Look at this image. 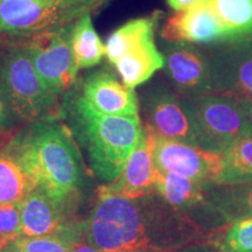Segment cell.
Segmentation results:
<instances>
[{
	"mask_svg": "<svg viewBox=\"0 0 252 252\" xmlns=\"http://www.w3.org/2000/svg\"><path fill=\"white\" fill-rule=\"evenodd\" d=\"M138 252H166V251H158V250H146V251H138Z\"/></svg>",
	"mask_w": 252,
	"mask_h": 252,
	"instance_id": "31",
	"label": "cell"
},
{
	"mask_svg": "<svg viewBox=\"0 0 252 252\" xmlns=\"http://www.w3.org/2000/svg\"><path fill=\"white\" fill-rule=\"evenodd\" d=\"M150 133L152 135L153 162L158 171L174 173L202 185H216L222 171V154L166 139L152 131Z\"/></svg>",
	"mask_w": 252,
	"mask_h": 252,
	"instance_id": "10",
	"label": "cell"
},
{
	"mask_svg": "<svg viewBox=\"0 0 252 252\" xmlns=\"http://www.w3.org/2000/svg\"><path fill=\"white\" fill-rule=\"evenodd\" d=\"M20 202L0 204V251L20 237Z\"/></svg>",
	"mask_w": 252,
	"mask_h": 252,
	"instance_id": "25",
	"label": "cell"
},
{
	"mask_svg": "<svg viewBox=\"0 0 252 252\" xmlns=\"http://www.w3.org/2000/svg\"><path fill=\"white\" fill-rule=\"evenodd\" d=\"M207 186L174 173L158 171L154 193L174 209L214 231L225 223L210 203Z\"/></svg>",
	"mask_w": 252,
	"mask_h": 252,
	"instance_id": "11",
	"label": "cell"
},
{
	"mask_svg": "<svg viewBox=\"0 0 252 252\" xmlns=\"http://www.w3.org/2000/svg\"><path fill=\"white\" fill-rule=\"evenodd\" d=\"M4 143H6V141L4 139H1V138H0V147H1L2 145H4Z\"/></svg>",
	"mask_w": 252,
	"mask_h": 252,
	"instance_id": "32",
	"label": "cell"
},
{
	"mask_svg": "<svg viewBox=\"0 0 252 252\" xmlns=\"http://www.w3.org/2000/svg\"><path fill=\"white\" fill-rule=\"evenodd\" d=\"M12 247L20 252H72V243L61 236L19 237Z\"/></svg>",
	"mask_w": 252,
	"mask_h": 252,
	"instance_id": "24",
	"label": "cell"
},
{
	"mask_svg": "<svg viewBox=\"0 0 252 252\" xmlns=\"http://www.w3.org/2000/svg\"><path fill=\"white\" fill-rule=\"evenodd\" d=\"M213 94L252 109V36L231 41L209 59Z\"/></svg>",
	"mask_w": 252,
	"mask_h": 252,
	"instance_id": "9",
	"label": "cell"
},
{
	"mask_svg": "<svg viewBox=\"0 0 252 252\" xmlns=\"http://www.w3.org/2000/svg\"><path fill=\"white\" fill-rule=\"evenodd\" d=\"M20 237L61 236L68 239L70 229L65 210L39 188L34 189L20 202ZM69 241V239H68Z\"/></svg>",
	"mask_w": 252,
	"mask_h": 252,
	"instance_id": "17",
	"label": "cell"
},
{
	"mask_svg": "<svg viewBox=\"0 0 252 252\" xmlns=\"http://www.w3.org/2000/svg\"><path fill=\"white\" fill-rule=\"evenodd\" d=\"M74 25L32 34L24 42L41 80L59 96L76 83L78 70L71 50Z\"/></svg>",
	"mask_w": 252,
	"mask_h": 252,
	"instance_id": "8",
	"label": "cell"
},
{
	"mask_svg": "<svg viewBox=\"0 0 252 252\" xmlns=\"http://www.w3.org/2000/svg\"><path fill=\"white\" fill-rule=\"evenodd\" d=\"M96 196L84 224V236L87 243L100 252H175L208 242L214 232L156 193L126 198L100 186Z\"/></svg>",
	"mask_w": 252,
	"mask_h": 252,
	"instance_id": "1",
	"label": "cell"
},
{
	"mask_svg": "<svg viewBox=\"0 0 252 252\" xmlns=\"http://www.w3.org/2000/svg\"><path fill=\"white\" fill-rule=\"evenodd\" d=\"M4 149L55 202L68 208L80 197L84 162L74 135L59 116L27 123Z\"/></svg>",
	"mask_w": 252,
	"mask_h": 252,
	"instance_id": "2",
	"label": "cell"
},
{
	"mask_svg": "<svg viewBox=\"0 0 252 252\" xmlns=\"http://www.w3.org/2000/svg\"><path fill=\"white\" fill-rule=\"evenodd\" d=\"M36 188L33 179L2 145L0 147V204L21 202Z\"/></svg>",
	"mask_w": 252,
	"mask_h": 252,
	"instance_id": "20",
	"label": "cell"
},
{
	"mask_svg": "<svg viewBox=\"0 0 252 252\" xmlns=\"http://www.w3.org/2000/svg\"><path fill=\"white\" fill-rule=\"evenodd\" d=\"M175 252H217L216 249L213 247L209 242H201V243H195L187 245V247L180 249Z\"/></svg>",
	"mask_w": 252,
	"mask_h": 252,
	"instance_id": "27",
	"label": "cell"
},
{
	"mask_svg": "<svg viewBox=\"0 0 252 252\" xmlns=\"http://www.w3.org/2000/svg\"><path fill=\"white\" fill-rule=\"evenodd\" d=\"M165 68L176 94L182 98L213 94L209 59L182 41L165 46Z\"/></svg>",
	"mask_w": 252,
	"mask_h": 252,
	"instance_id": "12",
	"label": "cell"
},
{
	"mask_svg": "<svg viewBox=\"0 0 252 252\" xmlns=\"http://www.w3.org/2000/svg\"><path fill=\"white\" fill-rule=\"evenodd\" d=\"M0 2H1V0H0Z\"/></svg>",
	"mask_w": 252,
	"mask_h": 252,
	"instance_id": "34",
	"label": "cell"
},
{
	"mask_svg": "<svg viewBox=\"0 0 252 252\" xmlns=\"http://www.w3.org/2000/svg\"><path fill=\"white\" fill-rule=\"evenodd\" d=\"M71 50L78 71L94 67L105 55V46L94 30L91 14L84 15L75 23L71 35Z\"/></svg>",
	"mask_w": 252,
	"mask_h": 252,
	"instance_id": "21",
	"label": "cell"
},
{
	"mask_svg": "<svg viewBox=\"0 0 252 252\" xmlns=\"http://www.w3.org/2000/svg\"><path fill=\"white\" fill-rule=\"evenodd\" d=\"M208 242L217 252H252V219L226 223L214 230Z\"/></svg>",
	"mask_w": 252,
	"mask_h": 252,
	"instance_id": "23",
	"label": "cell"
},
{
	"mask_svg": "<svg viewBox=\"0 0 252 252\" xmlns=\"http://www.w3.org/2000/svg\"><path fill=\"white\" fill-rule=\"evenodd\" d=\"M252 184V130L222 154V171L215 186Z\"/></svg>",
	"mask_w": 252,
	"mask_h": 252,
	"instance_id": "19",
	"label": "cell"
},
{
	"mask_svg": "<svg viewBox=\"0 0 252 252\" xmlns=\"http://www.w3.org/2000/svg\"><path fill=\"white\" fill-rule=\"evenodd\" d=\"M0 252H20V251H18L17 249H14L13 247H12L11 244H9L8 247H6V248L4 249V250H2V251H0Z\"/></svg>",
	"mask_w": 252,
	"mask_h": 252,
	"instance_id": "30",
	"label": "cell"
},
{
	"mask_svg": "<svg viewBox=\"0 0 252 252\" xmlns=\"http://www.w3.org/2000/svg\"><path fill=\"white\" fill-rule=\"evenodd\" d=\"M72 252H100L88 243H74L72 244Z\"/></svg>",
	"mask_w": 252,
	"mask_h": 252,
	"instance_id": "29",
	"label": "cell"
},
{
	"mask_svg": "<svg viewBox=\"0 0 252 252\" xmlns=\"http://www.w3.org/2000/svg\"><path fill=\"white\" fill-rule=\"evenodd\" d=\"M82 94L94 109L105 115L139 117L138 98L133 89L121 83L106 69L90 72L84 78Z\"/></svg>",
	"mask_w": 252,
	"mask_h": 252,
	"instance_id": "15",
	"label": "cell"
},
{
	"mask_svg": "<svg viewBox=\"0 0 252 252\" xmlns=\"http://www.w3.org/2000/svg\"><path fill=\"white\" fill-rule=\"evenodd\" d=\"M59 117L86 151L90 169L109 184L121 174L144 126L139 117H119L97 111L77 90H69L61 102Z\"/></svg>",
	"mask_w": 252,
	"mask_h": 252,
	"instance_id": "3",
	"label": "cell"
},
{
	"mask_svg": "<svg viewBox=\"0 0 252 252\" xmlns=\"http://www.w3.org/2000/svg\"><path fill=\"white\" fill-rule=\"evenodd\" d=\"M146 127L159 137L198 146L181 100L165 86L149 91L144 100ZM200 147V146H198Z\"/></svg>",
	"mask_w": 252,
	"mask_h": 252,
	"instance_id": "13",
	"label": "cell"
},
{
	"mask_svg": "<svg viewBox=\"0 0 252 252\" xmlns=\"http://www.w3.org/2000/svg\"><path fill=\"white\" fill-rule=\"evenodd\" d=\"M109 0H1L0 32L32 35L74 25Z\"/></svg>",
	"mask_w": 252,
	"mask_h": 252,
	"instance_id": "7",
	"label": "cell"
},
{
	"mask_svg": "<svg viewBox=\"0 0 252 252\" xmlns=\"http://www.w3.org/2000/svg\"><path fill=\"white\" fill-rule=\"evenodd\" d=\"M0 72L12 106L21 122L32 123L59 116L60 96L41 80L24 42L2 53Z\"/></svg>",
	"mask_w": 252,
	"mask_h": 252,
	"instance_id": "6",
	"label": "cell"
},
{
	"mask_svg": "<svg viewBox=\"0 0 252 252\" xmlns=\"http://www.w3.org/2000/svg\"><path fill=\"white\" fill-rule=\"evenodd\" d=\"M19 122L0 72V138L7 141L19 130Z\"/></svg>",
	"mask_w": 252,
	"mask_h": 252,
	"instance_id": "26",
	"label": "cell"
},
{
	"mask_svg": "<svg viewBox=\"0 0 252 252\" xmlns=\"http://www.w3.org/2000/svg\"><path fill=\"white\" fill-rule=\"evenodd\" d=\"M182 109L190 123L201 149L223 154L251 130V109L220 94L181 99Z\"/></svg>",
	"mask_w": 252,
	"mask_h": 252,
	"instance_id": "4",
	"label": "cell"
},
{
	"mask_svg": "<svg viewBox=\"0 0 252 252\" xmlns=\"http://www.w3.org/2000/svg\"><path fill=\"white\" fill-rule=\"evenodd\" d=\"M209 201L224 223L252 219V184L238 186L208 185Z\"/></svg>",
	"mask_w": 252,
	"mask_h": 252,
	"instance_id": "18",
	"label": "cell"
},
{
	"mask_svg": "<svg viewBox=\"0 0 252 252\" xmlns=\"http://www.w3.org/2000/svg\"><path fill=\"white\" fill-rule=\"evenodd\" d=\"M158 169L152 158V135L144 126L139 143L115 180L103 185L109 193L126 198H138L154 194Z\"/></svg>",
	"mask_w": 252,
	"mask_h": 252,
	"instance_id": "16",
	"label": "cell"
},
{
	"mask_svg": "<svg viewBox=\"0 0 252 252\" xmlns=\"http://www.w3.org/2000/svg\"><path fill=\"white\" fill-rule=\"evenodd\" d=\"M231 41L252 36V0H208Z\"/></svg>",
	"mask_w": 252,
	"mask_h": 252,
	"instance_id": "22",
	"label": "cell"
},
{
	"mask_svg": "<svg viewBox=\"0 0 252 252\" xmlns=\"http://www.w3.org/2000/svg\"><path fill=\"white\" fill-rule=\"evenodd\" d=\"M160 13L137 18L113 31L105 45V55L127 88L145 83L165 67V58L154 42Z\"/></svg>",
	"mask_w": 252,
	"mask_h": 252,
	"instance_id": "5",
	"label": "cell"
},
{
	"mask_svg": "<svg viewBox=\"0 0 252 252\" xmlns=\"http://www.w3.org/2000/svg\"><path fill=\"white\" fill-rule=\"evenodd\" d=\"M251 130H252V109H251Z\"/></svg>",
	"mask_w": 252,
	"mask_h": 252,
	"instance_id": "33",
	"label": "cell"
},
{
	"mask_svg": "<svg viewBox=\"0 0 252 252\" xmlns=\"http://www.w3.org/2000/svg\"><path fill=\"white\" fill-rule=\"evenodd\" d=\"M200 1H202V0H167V4L174 11L180 12L198 4Z\"/></svg>",
	"mask_w": 252,
	"mask_h": 252,
	"instance_id": "28",
	"label": "cell"
},
{
	"mask_svg": "<svg viewBox=\"0 0 252 252\" xmlns=\"http://www.w3.org/2000/svg\"><path fill=\"white\" fill-rule=\"evenodd\" d=\"M161 36L171 42L216 43L231 41L228 31L216 17L208 0H202L169 17L162 28Z\"/></svg>",
	"mask_w": 252,
	"mask_h": 252,
	"instance_id": "14",
	"label": "cell"
}]
</instances>
